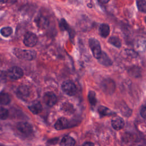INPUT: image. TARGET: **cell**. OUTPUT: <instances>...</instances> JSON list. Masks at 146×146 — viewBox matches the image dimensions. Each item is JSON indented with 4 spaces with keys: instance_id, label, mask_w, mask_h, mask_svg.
<instances>
[{
    "instance_id": "6da1fadb",
    "label": "cell",
    "mask_w": 146,
    "mask_h": 146,
    "mask_svg": "<svg viewBox=\"0 0 146 146\" xmlns=\"http://www.w3.org/2000/svg\"><path fill=\"white\" fill-rule=\"evenodd\" d=\"M13 52L18 58L25 60H31L36 57V52L31 50L15 48L13 49Z\"/></svg>"
},
{
    "instance_id": "7a4b0ae2",
    "label": "cell",
    "mask_w": 146,
    "mask_h": 146,
    "mask_svg": "<svg viewBox=\"0 0 146 146\" xmlns=\"http://www.w3.org/2000/svg\"><path fill=\"white\" fill-rule=\"evenodd\" d=\"M88 44L94 56L98 59L102 52L99 42L96 39L91 38L88 40Z\"/></svg>"
},
{
    "instance_id": "3957f363",
    "label": "cell",
    "mask_w": 146,
    "mask_h": 146,
    "mask_svg": "<svg viewBox=\"0 0 146 146\" xmlns=\"http://www.w3.org/2000/svg\"><path fill=\"white\" fill-rule=\"evenodd\" d=\"M38 40V37L34 33L29 31L24 36L23 43L27 47H33L36 44Z\"/></svg>"
},
{
    "instance_id": "277c9868",
    "label": "cell",
    "mask_w": 146,
    "mask_h": 146,
    "mask_svg": "<svg viewBox=\"0 0 146 146\" xmlns=\"http://www.w3.org/2000/svg\"><path fill=\"white\" fill-rule=\"evenodd\" d=\"M62 89L64 93L69 96H73L76 92L75 84L71 80H66L62 84Z\"/></svg>"
},
{
    "instance_id": "5b68a950",
    "label": "cell",
    "mask_w": 146,
    "mask_h": 146,
    "mask_svg": "<svg viewBox=\"0 0 146 146\" xmlns=\"http://www.w3.org/2000/svg\"><path fill=\"white\" fill-rule=\"evenodd\" d=\"M7 74L11 79L18 80L23 76V71L19 67L13 66L8 70Z\"/></svg>"
},
{
    "instance_id": "8992f818",
    "label": "cell",
    "mask_w": 146,
    "mask_h": 146,
    "mask_svg": "<svg viewBox=\"0 0 146 146\" xmlns=\"http://www.w3.org/2000/svg\"><path fill=\"white\" fill-rule=\"evenodd\" d=\"M102 88L103 91L107 94H112L115 90L114 81L110 78L104 79L102 83Z\"/></svg>"
},
{
    "instance_id": "52a82bcc",
    "label": "cell",
    "mask_w": 146,
    "mask_h": 146,
    "mask_svg": "<svg viewBox=\"0 0 146 146\" xmlns=\"http://www.w3.org/2000/svg\"><path fill=\"white\" fill-rule=\"evenodd\" d=\"M19 132L24 136H29L33 132L32 126L27 122H20L16 125Z\"/></svg>"
},
{
    "instance_id": "ba28073f",
    "label": "cell",
    "mask_w": 146,
    "mask_h": 146,
    "mask_svg": "<svg viewBox=\"0 0 146 146\" xmlns=\"http://www.w3.org/2000/svg\"><path fill=\"white\" fill-rule=\"evenodd\" d=\"M43 99L44 103L49 107H52L57 102V98L52 92H46L44 95Z\"/></svg>"
},
{
    "instance_id": "9c48e42d",
    "label": "cell",
    "mask_w": 146,
    "mask_h": 146,
    "mask_svg": "<svg viewBox=\"0 0 146 146\" xmlns=\"http://www.w3.org/2000/svg\"><path fill=\"white\" fill-rule=\"evenodd\" d=\"M111 125L115 130H120L124 126V121L119 116H115L111 120Z\"/></svg>"
},
{
    "instance_id": "30bf717a",
    "label": "cell",
    "mask_w": 146,
    "mask_h": 146,
    "mask_svg": "<svg viewBox=\"0 0 146 146\" xmlns=\"http://www.w3.org/2000/svg\"><path fill=\"white\" fill-rule=\"evenodd\" d=\"M68 120L64 117H60L56 121L54 127L57 130H62L67 128L69 126Z\"/></svg>"
},
{
    "instance_id": "8fae6325",
    "label": "cell",
    "mask_w": 146,
    "mask_h": 146,
    "mask_svg": "<svg viewBox=\"0 0 146 146\" xmlns=\"http://www.w3.org/2000/svg\"><path fill=\"white\" fill-rule=\"evenodd\" d=\"M35 22L40 29H46L49 24L48 20L43 15L38 16L35 20Z\"/></svg>"
},
{
    "instance_id": "7c38bea8",
    "label": "cell",
    "mask_w": 146,
    "mask_h": 146,
    "mask_svg": "<svg viewBox=\"0 0 146 146\" xmlns=\"http://www.w3.org/2000/svg\"><path fill=\"white\" fill-rule=\"evenodd\" d=\"M98 61L99 63L104 66H110L112 64V60L105 52H102L100 58L98 59Z\"/></svg>"
},
{
    "instance_id": "4fadbf2b",
    "label": "cell",
    "mask_w": 146,
    "mask_h": 146,
    "mask_svg": "<svg viewBox=\"0 0 146 146\" xmlns=\"http://www.w3.org/2000/svg\"><path fill=\"white\" fill-rule=\"evenodd\" d=\"M18 95L22 99H25L30 94V90L27 86L22 85L18 87L17 90Z\"/></svg>"
},
{
    "instance_id": "5bb4252c",
    "label": "cell",
    "mask_w": 146,
    "mask_h": 146,
    "mask_svg": "<svg viewBox=\"0 0 146 146\" xmlns=\"http://www.w3.org/2000/svg\"><path fill=\"white\" fill-rule=\"evenodd\" d=\"M128 72L130 76L134 78H139L141 76V70L137 66H132L129 67Z\"/></svg>"
},
{
    "instance_id": "9a60e30c",
    "label": "cell",
    "mask_w": 146,
    "mask_h": 146,
    "mask_svg": "<svg viewBox=\"0 0 146 146\" xmlns=\"http://www.w3.org/2000/svg\"><path fill=\"white\" fill-rule=\"evenodd\" d=\"M110 33V26L106 23L102 24L99 27V33L100 35L103 37L106 38L107 37Z\"/></svg>"
},
{
    "instance_id": "2e32d148",
    "label": "cell",
    "mask_w": 146,
    "mask_h": 146,
    "mask_svg": "<svg viewBox=\"0 0 146 146\" xmlns=\"http://www.w3.org/2000/svg\"><path fill=\"white\" fill-rule=\"evenodd\" d=\"M75 144V140L70 136L63 137L60 141L61 146H74Z\"/></svg>"
},
{
    "instance_id": "e0dca14e",
    "label": "cell",
    "mask_w": 146,
    "mask_h": 146,
    "mask_svg": "<svg viewBox=\"0 0 146 146\" xmlns=\"http://www.w3.org/2000/svg\"><path fill=\"white\" fill-rule=\"evenodd\" d=\"M30 111L34 114H38L42 111V106L40 102H36L29 107Z\"/></svg>"
},
{
    "instance_id": "ac0fdd59",
    "label": "cell",
    "mask_w": 146,
    "mask_h": 146,
    "mask_svg": "<svg viewBox=\"0 0 146 146\" xmlns=\"http://www.w3.org/2000/svg\"><path fill=\"white\" fill-rule=\"evenodd\" d=\"M98 111L100 116H110L115 114V112L111 111L110 109L104 106H100L98 107Z\"/></svg>"
},
{
    "instance_id": "d6986e66",
    "label": "cell",
    "mask_w": 146,
    "mask_h": 146,
    "mask_svg": "<svg viewBox=\"0 0 146 146\" xmlns=\"http://www.w3.org/2000/svg\"><path fill=\"white\" fill-rule=\"evenodd\" d=\"M10 97L6 93L0 94V104L7 105L10 102Z\"/></svg>"
},
{
    "instance_id": "ffe728a7",
    "label": "cell",
    "mask_w": 146,
    "mask_h": 146,
    "mask_svg": "<svg viewBox=\"0 0 146 146\" xmlns=\"http://www.w3.org/2000/svg\"><path fill=\"white\" fill-rule=\"evenodd\" d=\"M108 42L117 48H120L121 46L120 39L116 36H111L108 39Z\"/></svg>"
},
{
    "instance_id": "44dd1931",
    "label": "cell",
    "mask_w": 146,
    "mask_h": 146,
    "mask_svg": "<svg viewBox=\"0 0 146 146\" xmlns=\"http://www.w3.org/2000/svg\"><path fill=\"white\" fill-rule=\"evenodd\" d=\"M136 48L139 51H144L146 48V40H138L136 43Z\"/></svg>"
},
{
    "instance_id": "7402d4cb",
    "label": "cell",
    "mask_w": 146,
    "mask_h": 146,
    "mask_svg": "<svg viewBox=\"0 0 146 146\" xmlns=\"http://www.w3.org/2000/svg\"><path fill=\"white\" fill-rule=\"evenodd\" d=\"M136 5L140 11L146 13V1L136 0Z\"/></svg>"
},
{
    "instance_id": "603a6c76",
    "label": "cell",
    "mask_w": 146,
    "mask_h": 146,
    "mask_svg": "<svg viewBox=\"0 0 146 146\" xmlns=\"http://www.w3.org/2000/svg\"><path fill=\"white\" fill-rule=\"evenodd\" d=\"M88 98L89 102L91 106H95L96 104L97 100L96 98V94L94 91H90L88 92Z\"/></svg>"
},
{
    "instance_id": "cb8c5ba5",
    "label": "cell",
    "mask_w": 146,
    "mask_h": 146,
    "mask_svg": "<svg viewBox=\"0 0 146 146\" xmlns=\"http://www.w3.org/2000/svg\"><path fill=\"white\" fill-rule=\"evenodd\" d=\"M0 33L3 36L8 37L12 34L13 30L10 27H4L1 29Z\"/></svg>"
},
{
    "instance_id": "d4e9b609",
    "label": "cell",
    "mask_w": 146,
    "mask_h": 146,
    "mask_svg": "<svg viewBox=\"0 0 146 146\" xmlns=\"http://www.w3.org/2000/svg\"><path fill=\"white\" fill-rule=\"evenodd\" d=\"M9 116L8 110L6 108L0 107V119L5 120Z\"/></svg>"
},
{
    "instance_id": "484cf974",
    "label": "cell",
    "mask_w": 146,
    "mask_h": 146,
    "mask_svg": "<svg viewBox=\"0 0 146 146\" xmlns=\"http://www.w3.org/2000/svg\"><path fill=\"white\" fill-rule=\"evenodd\" d=\"M59 26L62 30H68V25L66 21L63 19H61L59 23Z\"/></svg>"
},
{
    "instance_id": "4316f807",
    "label": "cell",
    "mask_w": 146,
    "mask_h": 146,
    "mask_svg": "<svg viewBox=\"0 0 146 146\" xmlns=\"http://www.w3.org/2000/svg\"><path fill=\"white\" fill-rule=\"evenodd\" d=\"M131 146H146V142L143 139H140L135 141Z\"/></svg>"
},
{
    "instance_id": "83f0119b",
    "label": "cell",
    "mask_w": 146,
    "mask_h": 146,
    "mask_svg": "<svg viewBox=\"0 0 146 146\" xmlns=\"http://www.w3.org/2000/svg\"><path fill=\"white\" fill-rule=\"evenodd\" d=\"M126 51V54L128 55V56H131V57H133V58H135L137 56V53L134 51L133 50H129V49H127L125 50Z\"/></svg>"
},
{
    "instance_id": "f1b7e54d",
    "label": "cell",
    "mask_w": 146,
    "mask_h": 146,
    "mask_svg": "<svg viewBox=\"0 0 146 146\" xmlns=\"http://www.w3.org/2000/svg\"><path fill=\"white\" fill-rule=\"evenodd\" d=\"M140 115L143 119L146 120V106L142 107L140 111Z\"/></svg>"
},
{
    "instance_id": "f546056e",
    "label": "cell",
    "mask_w": 146,
    "mask_h": 146,
    "mask_svg": "<svg viewBox=\"0 0 146 146\" xmlns=\"http://www.w3.org/2000/svg\"><path fill=\"white\" fill-rule=\"evenodd\" d=\"M83 146H94V144L91 142H86L83 144Z\"/></svg>"
},
{
    "instance_id": "4dcf8cb0",
    "label": "cell",
    "mask_w": 146,
    "mask_h": 146,
    "mask_svg": "<svg viewBox=\"0 0 146 146\" xmlns=\"http://www.w3.org/2000/svg\"><path fill=\"white\" fill-rule=\"evenodd\" d=\"M98 1H99V2H100L101 3L105 4V3H108V2L110 1V0H98Z\"/></svg>"
},
{
    "instance_id": "1f68e13d",
    "label": "cell",
    "mask_w": 146,
    "mask_h": 146,
    "mask_svg": "<svg viewBox=\"0 0 146 146\" xmlns=\"http://www.w3.org/2000/svg\"><path fill=\"white\" fill-rule=\"evenodd\" d=\"M8 0H0V2H3V3H4V2H7Z\"/></svg>"
},
{
    "instance_id": "d6a6232c",
    "label": "cell",
    "mask_w": 146,
    "mask_h": 146,
    "mask_svg": "<svg viewBox=\"0 0 146 146\" xmlns=\"http://www.w3.org/2000/svg\"><path fill=\"white\" fill-rule=\"evenodd\" d=\"M145 23H146V17H145Z\"/></svg>"
}]
</instances>
